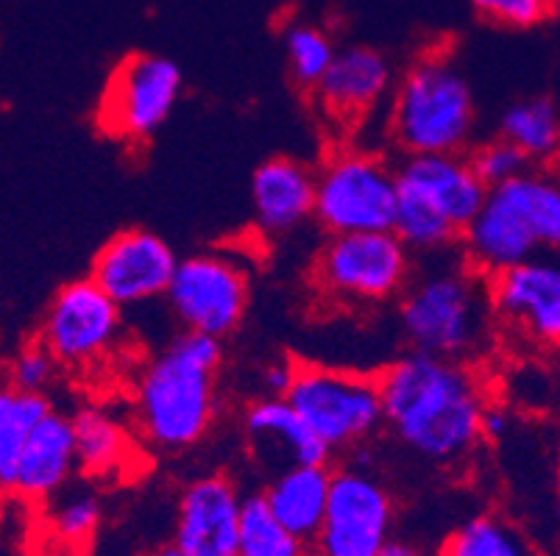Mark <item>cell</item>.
<instances>
[{"mask_svg": "<svg viewBox=\"0 0 560 556\" xmlns=\"http://www.w3.org/2000/svg\"><path fill=\"white\" fill-rule=\"evenodd\" d=\"M499 329L538 348H560V262L527 259L488 279Z\"/></svg>", "mask_w": 560, "mask_h": 556, "instance_id": "cell-14", "label": "cell"}, {"mask_svg": "<svg viewBox=\"0 0 560 556\" xmlns=\"http://www.w3.org/2000/svg\"><path fill=\"white\" fill-rule=\"evenodd\" d=\"M243 437L248 453L271 473L290 465L329 462L332 451L318 440L284 395H259L243 410Z\"/></svg>", "mask_w": 560, "mask_h": 556, "instance_id": "cell-18", "label": "cell"}, {"mask_svg": "<svg viewBox=\"0 0 560 556\" xmlns=\"http://www.w3.org/2000/svg\"><path fill=\"white\" fill-rule=\"evenodd\" d=\"M124 331V306L95 284L73 279L48 300L37 336L68 370H86L109 356Z\"/></svg>", "mask_w": 560, "mask_h": 556, "instance_id": "cell-12", "label": "cell"}, {"mask_svg": "<svg viewBox=\"0 0 560 556\" xmlns=\"http://www.w3.org/2000/svg\"><path fill=\"white\" fill-rule=\"evenodd\" d=\"M182 331L223 340L246 320L252 284L241 262L221 251H198L179 259L167 295L162 298Z\"/></svg>", "mask_w": 560, "mask_h": 556, "instance_id": "cell-11", "label": "cell"}, {"mask_svg": "<svg viewBox=\"0 0 560 556\" xmlns=\"http://www.w3.org/2000/svg\"><path fill=\"white\" fill-rule=\"evenodd\" d=\"M438 556H538V551L516 523L502 514L482 512L460 523Z\"/></svg>", "mask_w": 560, "mask_h": 556, "instance_id": "cell-23", "label": "cell"}, {"mask_svg": "<svg viewBox=\"0 0 560 556\" xmlns=\"http://www.w3.org/2000/svg\"><path fill=\"white\" fill-rule=\"evenodd\" d=\"M50 529L68 545H86L101 527V501L84 484H68L50 498Z\"/></svg>", "mask_w": 560, "mask_h": 556, "instance_id": "cell-28", "label": "cell"}, {"mask_svg": "<svg viewBox=\"0 0 560 556\" xmlns=\"http://www.w3.org/2000/svg\"><path fill=\"white\" fill-rule=\"evenodd\" d=\"M254 223L268 237H284L315 221V173L290 156L268 159L252 176Z\"/></svg>", "mask_w": 560, "mask_h": 556, "instance_id": "cell-20", "label": "cell"}, {"mask_svg": "<svg viewBox=\"0 0 560 556\" xmlns=\"http://www.w3.org/2000/svg\"><path fill=\"white\" fill-rule=\"evenodd\" d=\"M477 131L471 84L450 54H424L396 81L388 137L401 156L468 153Z\"/></svg>", "mask_w": 560, "mask_h": 556, "instance_id": "cell-5", "label": "cell"}, {"mask_svg": "<svg viewBox=\"0 0 560 556\" xmlns=\"http://www.w3.org/2000/svg\"><path fill=\"white\" fill-rule=\"evenodd\" d=\"M499 137L518 147L529 162H547L560 151V115L549 98H527L508 106Z\"/></svg>", "mask_w": 560, "mask_h": 556, "instance_id": "cell-24", "label": "cell"}, {"mask_svg": "<svg viewBox=\"0 0 560 556\" xmlns=\"http://www.w3.org/2000/svg\"><path fill=\"white\" fill-rule=\"evenodd\" d=\"M223 340L179 331L135 381V426L160 453H182L210 435L221 404Z\"/></svg>", "mask_w": 560, "mask_h": 556, "instance_id": "cell-2", "label": "cell"}, {"mask_svg": "<svg viewBox=\"0 0 560 556\" xmlns=\"http://www.w3.org/2000/svg\"><path fill=\"white\" fill-rule=\"evenodd\" d=\"M54 404L43 392H25L7 387L0 395V484L7 487L14 476L18 459L34 428L48 417Z\"/></svg>", "mask_w": 560, "mask_h": 556, "instance_id": "cell-25", "label": "cell"}, {"mask_svg": "<svg viewBox=\"0 0 560 556\" xmlns=\"http://www.w3.org/2000/svg\"><path fill=\"white\" fill-rule=\"evenodd\" d=\"M79 465L86 476L106 478L124 471L131 453V435L104 406H81L73 415Z\"/></svg>", "mask_w": 560, "mask_h": 556, "instance_id": "cell-22", "label": "cell"}, {"mask_svg": "<svg viewBox=\"0 0 560 556\" xmlns=\"http://www.w3.org/2000/svg\"><path fill=\"white\" fill-rule=\"evenodd\" d=\"M412 279V251L390 232L329 234L313 259V284L340 304L401 298Z\"/></svg>", "mask_w": 560, "mask_h": 556, "instance_id": "cell-9", "label": "cell"}, {"mask_svg": "<svg viewBox=\"0 0 560 556\" xmlns=\"http://www.w3.org/2000/svg\"><path fill=\"white\" fill-rule=\"evenodd\" d=\"M59 370H62L59 359L50 354L48 345L37 336L32 343L20 345L12 354L7 365V387L48 395V390L59 379Z\"/></svg>", "mask_w": 560, "mask_h": 556, "instance_id": "cell-29", "label": "cell"}, {"mask_svg": "<svg viewBox=\"0 0 560 556\" xmlns=\"http://www.w3.org/2000/svg\"><path fill=\"white\" fill-rule=\"evenodd\" d=\"M307 556H320V554H318V551H313V554H307Z\"/></svg>", "mask_w": 560, "mask_h": 556, "instance_id": "cell-36", "label": "cell"}, {"mask_svg": "<svg viewBox=\"0 0 560 556\" xmlns=\"http://www.w3.org/2000/svg\"><path fill=\"white\" fill-rule=\"evenodd\" d=\"M394 532V498L363 468L335 471L332 493L315 551L320 556H376Z\"/></svg>", "mask_w": 560, "mask_h": 556, "instance_id": "cell-13", "label": "cell"}, {"mask_svg": "<svg viewBox=\"0 0 560 556\" xmlns=\"http://www.w3.org/2000/svg\"><path fill=\"white\" fill-rule=\"evenodd\" d=\"M394 86V68L380 50L351 45L338 50L332 68L313 95L329 120L358 126L390 100Z\"/></svg>", "mask_w": 560, "mask_h": 556, "instance_id": "cell-17", "label": "cell"}, {"mask_svg": "<svg viewBox=\"0 0 560 556\" xmlns=\"http://www.w3.org/2000/svg\"><path fill=\"white\" fill-rule=\"evenodd\" d=\"M310 543L273 514L262 493L246 496L241 518V556H307Z\"/></svg>", "mask_w": 560, "mask_h": 556, "instance_id": "cell-26", "label": "cell"}, {"mask_svg": "<svg viewBox=\"0 0 560 556\" xmlns=\"http://www.w3.org/2000/svg\"><path fill=\"white\" fill-rule=\"evenodd\" d=\"M552 3H555V9H560V0H552Z\"/></svg>", "mask_w": 560, "mask_h": 556, "instance_id": "cell-35", "label": "cell"}, {"mask_svg": "<svg viewBox=\"0 0 560 556\" xmlns=\"http://www.w3.org/2000/svg\"><path fill=\"white\" fill-rule=\"evenodd\" d=\"M332 478L335 471L329 468V462L290 465L273 473L262 496L290 532L313 545L324 527V518H327Z\"/></svg>", "mask_w": 560, "mask_h": 556, "instance_id": "cell-21", "label": "cell"}, {"mask_svg": "<svg viewBox=\"0 0 560 556\" xmlns=\"http://www.w3.org/2000/svg\"><path fill=\"white\" fill-rule=\"evenodd\" d=\"M185 90L179 64L160 54H129L101 92L95 122L109 140L145 145L171 120Z\"/></svg>", "mask_w": 560, "mask_h": 556, "instance_id": "cell-10", "label": "cell"}, {"mask_svg": "<svg viewBox=\"0 0 560 556\" xmlns=\"http://www.w3.org/2000/svg\"><path fill=\"white\" fill-rule=\"evenodd\" d=\"M296 365L299 362L288 359V356H279V359L262 365V370H259V390H262V395H288L293 376H296Z\"/></svg>", "mask_w": 560, "mask_h": 556, "instance_id": "cell-32", "label": "cell"}, {"mask_svg": "<svg viewBox=\"0 0 560 556\" xmlns=\"http://www.w3.org/2000/svg\"><path fill=\"white\" fill-rule=\"evenodd\" d=\"M142 556H187V554L179 548V545L171 543V545H162V548L149 551V554H142Z\"/></svg>", "mask_w": 560, "mask_h": 556, "instance_id": "cell-34", "label": "cell"}, {"mask_svg": "<svg viewBox=\"0 0 560 556\" xmlns=\"http://www.w3.org/2000/svg\"><path fill=\"white\" fill-rule=\"evenodd\" d=\"M468 159L475 165L477 176L488 184V187H502V184L513 181L522 173L529 170L533 162L518 151L513 142H508L505 137H497L491 142H482L475 151H468Z\"/></svg>", "mask_w": 560, "mask_h": 556, "instance_id": "cell-30", "label": "cell"}, {"mask_svg": "<svg viewBox=\"0 0 560 556\" xmlns=\"http://www.w3.org/2000/svg\"><path fill=\"white\" fill-rule=\"evenodd\" d=\"M385 426L432 465H455L477 451L486 431V385L468 362L410 348L380 370Z\"/></svg>", "mask_w": 560, "mask_h": 556, "instance_id": "cell-1", "label": "cell"}, {"mask_svg": "<svg viewBox=\"0 0 560 556\" xmlns=\"http://www.w3.org/2000/svg\"><path fill=\"white\" fill-rule=\"evenodd\" d=\"M284 398L332 453L365 446L385 426L380 376L299 362Z\"/></svg>", "mask_w": 560, "mask_h": 556, "instance_id": "cell-7", "label": "cell"}, {"mask_svg": "<svg viewBox=\"0 0 560 556\" xmlns=\"http://www.w3.org/2000/svg\"><path fill=\"white\" fill-rule=\"evenodd\" d=\"M486 23L499 28H536L555 12L552 0H468Z\"/></svg>", "mask_w": 560, "mask_h": 556, "instance_id": "cell-31", "label": "cell"}, {"mask_svg": "<svg viewBox=\"0 0 560 556\" xmlns=\"http://www.w3.org/2000/svg\"><path fill=\"white\" fill-rule=\"evenodd\" d=\"M376 556H427V554L416 543H407V540L390 537L388 545H385V548H382Z\"/></svg>", "mask_w": 560, "mask_h": 556, "instance_id": "cell-33", "label": "cell"}, {"mask_svg": "<svg viewBox=\"0 0 560 556\" xmlns=\"http://www.w3.org/2000/svg\"><path fill=\"white\" fill-rule=\"evenodd\" d=\"M457 245L468 268L486 279L527 262L538 251L560 253V181L529 167L513 181L493 187Z\"/></svg>", "mask_w": 560, "mask_h": 556, "instance_id": "cell-4", "label": "cell"}, {"mask_svg": "<svg viewBox=\"0 0 560 556\" xmlns=\"http://www.w3.org/2000/svg\"><path fill=\"white\" fill-rule=\"evenodd\" d=\"M179 268V257L160 234L124 228L112 234L90 264V275L112 300L131 309L165 298Z\"/></svg>", "mask_w": 560, "mask_h": 556, "instance_id": "cell-15", "label": "cell"}, {"mask_svg": "<svg viewBox=\"0 0 560 556\" xmlns=\"http://www.w3.org/2000/svg\"><path fill=\"white\" fill-rule=\"evenodd\" d=\"M399 209L394 232L412 253H441L460 242L486 206L488 187L468 153H419L396 165Z\"/></svg>", "mask_w": 560, "mask_h": 556, "instance_id": "cell-6", "label": "cell"}, {"mask_svg": "<svg viewBox=\"0 0 560 556\" xmlns=\"http://www.w3.org/2000/svg\"><path fill=\"white\" fill-rule=\"evenodd\" d=\"M399 326L410 348L471 362L497 326L488 279L463 257L412 275L399 298Z\"/></svg>", "mask_w": 560, "mask_h": 556, "instance_id": "cell-3", "label": "cell"}, {"mask_svg": "<svg viewBox=\"0 0 560 556\" xmlns=\"http://www.w3.org/2000/svg\"><path fill=\"white\" fill-rule=\"evenodd\" d=\"M338 48L327 31L313 23H293L284 31V59L293 84L315 92L324 75L332 68Z\"/></svg>", "mask_w": 560, "mask_h": 556, "instance_id": "cell-27", "label": "cell"}, {"mask_svg": "<svg viewBox=\"0 0 560 556\" xmlns=\"http://www.w3.org/2000/svg\"><path fill=\"white\" fill-rule=\"evenodd\" d=\"M75 471H81V465L73 415L50 410L25 442L12 482L3 489L20 501L43 504L68 487Z\"/></svg>", "mask_w": 560, "mask_h": 556, "instance_id": "cell-19", "label": "cell"}, {"mask_svg": "<svg viewBox=\"0 0 560 556\" xmlns=\"http://www.w3.org/2000/svg\"><path fill=\"white\" fill-rule=\"evenodd\" d=\"M243 501L223 473L192 478L179 496L173 543L187 556H241Z\"/></svg>", "mask_w": 560, "mask_h": 556, "instance_id": "cell-16", "label": "cell"}, {"mask_svg": "<svg viewBox=\"0 0 560 556\" xmlns=\"http://www.w3.org/2000/svg\"><path fill=\"white\" fill-rule=\"evenodd\" d=\"M399 209L396 165L365 147H338L315 170V223L327 234L390 232Z\"/></svg>", "mask_w": 560, "mask_h": 556, "instance_id": "cell-8", "label": "cell"}]
</instances>
